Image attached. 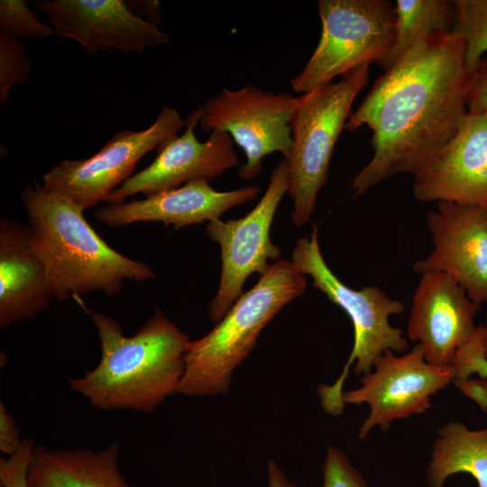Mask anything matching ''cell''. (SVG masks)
<instances>
[{
    "instance_id": "obj_4",
    "label": "cell",
    "mask_w": 487,
    "mask_h": 487,
    "mask_svg": "<svg viewBox=\"0 0 487 487\" xmlns=\"http://www.w3.org/2000/svg\"><path fill=\"white\" fill-rule=\"evenodd\" d=\"M306 287V276L291 261L282 259L271 264L211 331L190 341L177 394H225L234 372L256 347L262 330Z\"/></svg>"
},
{
    "instance_id": "obj_24",
    "label": "cell",
    "mask_w": 487,
    "mask_h": 487,
    "mask_svg": "<svg viewBox=\"0 0 487 487\" xmlns=\"http://www.w3.org/2000/svg\"><path fill=\"white\" fill-rule=\"evenodd\" d=\"M25 44L9 34L0 32V103L9 99L14 85L23 84L32 66Z\"/></svg>"
},
{
    "instance_id": "obj_9",
    "label": "cell",
    "mask_w": 487,
    "mask_h": 487,
    "mask_svg": "<svg viewBox=\"0 0 487 487\" xmlns=\"http://www.w3.org/2000/svg\"><path fill=\"white\" fill-rule=\"evenodd\" d=\"M186 126L179 111L163 106L154 122L141 131L116 133L84 160H63L43 174L45 190L62 196L83 210L96 206L127 180L149 152Z\"/></svg>"
},
{
    "instance_id": "obj_23",
    "label": "cell",
    "mask_w": 487,
    "mask_h": 487,
    "mask_svg": "<svg viewBox=\"0 0 487 487\" xmlns=\"http://www.w3.org/2000/svg\"><path fill=\"white\" fill-rule=\"evenodd\" d=\"M0 32L18 40H41L55 34L23 0L0 1Z\"/></svg>"
},
{
    "instance_id": "obj_1",
    "label": "cell",
    "mask_w": 487,
    "mask_h": 487,
    "mask_svg": "<svg viewBox=\"0 0 487 487\" xmlns=\"http://www.w3.org/2000/svg\"><path fill=\"white\" fill-rule=\"evenodd\" d=\"M462 39L453 32L422 40L381 75L345 129L372 131V156L354 177L358 197L397 174L418 176L456 133L468 114Z\"/></svg>"
},
{
    "instance_id": "obj_11",
    "label": "cell",
    "mask_w": 487,
    "mask_h": 487,
    "mask_svg": "<svg viewBox=\"0 0 487 487\" xmlns=\"http://www.w3.org/2000/svg\"><path fill=\"white\" fill-rule=\"evenodd\" d=\"M374 371L363 375L360 388L342 394L343 404H368L370 414L359 431L364 439L379 427L383 431L396 419L423 413L431 406V396L455 378L451 365L428 363L419 344L398 356L386 351L375 361Z\"/></svg>"
},
{
    "instance_id": "obj_7",
    "label": "cell",
    "mask_w": 487,
    "mask_h": 487,
    "mask_svg": "<svg viewBox=\"0 0 487 487\" xmlns=\"http://www.w3.org/2000/svg\"><path fill=\"white\" fill-rule=\"evenodd\" d=\"M319 41L302 70L290 80L307 93L377 62L394 38L395 8L387 0H319Z\"/></svg>"
},
{
    "instance_id": "obj_28",
    "label": "cell",
    "mask_w": 487,
    "mask_h": 487,
    "mask_svg": "<svg viewBox=\"0 0 487 487\" xmlns=\"http://www.w3.org/2000/svg\"><path fill=\"white\" fill-rule=\"evenodd\" d=\"M465 99L468 113L487 115V54L467 77Z\"/></svg>"
},
{
    "instance_id": "obj_29",
    "label": "cell",
    "mask_w": 487,
    "mask_h": 487,
    "mask_svg": "<svg viewBox=\"0 0 487 487\" xmlns=\"http://www.w3.org/2000/svg\"><path fill=\"white\" fill-rule=\"evenodd\" d=\"M23 439L14 418L8 413L6 405L0 401V451L11 456L14 455Z\"/></svg>"
},
{
    "instance_id": "obj_31",
    "label": "cell",
    "mask_w": 487,
    "mask_h": 487,
    "mask_svg": "<svg viewBox=\"0 0 487 487\" xmlns=\"http://www.w3.org/2000/svg\"><path fill=\"white\" fill-rule=\"evenodd\" d=\"M459 389L467 397L473 399L483 409H487V383L484 381H462Z\"/></svg>"
},
{
    "instance_id": "obj_3",
    "label": "cell",
    "mask_w": 487,
    "mask_h": 487,
    "mask_svg": "<svg viewBox=\"0 0 487 487\" xmlns=\"http://www.w3.org/2000/svg\"><path fill=\"white\" fill-rule=\"evenodd\" d=\"M31 246L44 265L53 297L60 300L94 291L114 296L125 280L144 281L155 274L145 262L110 247L69 199L34 182L21 191Z\"/></svg>"
},
{
    "instance_id": "obj_32",
    "label": "cell",
    "mask_w": 487,
    "mask_h": 487,
    "mask_svg": "<svg viewBox=\"0 0 487 487\" xmlns=\"http://www.w3.org/2000/svg\"><path fill=\"white\" fill-rule=\"evenodd\" d=\"M268 487H298L291 482L284 472L273 460H270L267 465Z\"/></svg>"
},
{
    "instance_id": "obj_21",
    "label": "cell",
    "mask_w": 487,
    "mask_h": 487,
    "mask_svg": "<svg viewBox=\"0 0 487 487\" xmlns=\"http://www.w3.org/2000/svg\"><path fill=\"white\" fill-rule=\"evenodd\" d=\"M393 41L376 62L388 71L417 43L437 32H452L455 7L451 0H397Z\"/></svg>"
},
{
    "instance_id": "obj_2",
    "label": "cell",
    "mask_w": 487,
    "mask_h": 487,
    "mask_svg": "<svg viewBox=\"0 0 487 487\" xmlns=\"http://www.w3.org/2000/svg\"><path fill=\"white\" fill-rule=\"evenodd\" d=\"M100 341L98 364L69 379L72 391L96 409L150 413L177 394L190 340L161 310L133 335L102 313H90Z\"/></svg>"
},
{
    "instance_id": "obj_6",
    "label": "cell",
    "mask_w": 487,
    "mask_h": 487,
    "mask_svg": "<svg viewBox=\"0 0 487 487\" xmlns=\"http://www.w3.org/2000/svg\"><path fill=\"white\" fill-rule=\"evenodd\" d=\"M369 65L299 96L291 124L292 146L285 161L293 211L299 227L309 221L325 186L334 148L359 93L368 85Z\"/></svg>"
},
{
    "instance_id": "obj_20",
    "label": "cell",
    "mask_w": 487,
    "mask_h": 487,
    "mask_svg": "<svg viewBox=\"0 0 487 487\" xmlns=\"http://www.w3.org/2000/svg\"><path fill=\"white\" fill-rule=\"evenodd\" d=\"M437 434L426 470L428 487H442L458 473H467L479 487H487V427L471 430L462 422H449Z\"/></svg>"
},
{
    "instance_id": "obj_14",
    "label": "cell",
    "mask_w": 487,
    "mask_h": 487,
    "mask_svg": "<svg viewBox=\"0 0 487 487\" xmlns=\"http://www.w3.org/2000/svg\"><path fill=\"white\" fill-rule=\"evenodd\" d=\"M48 14L55 34L79 43L87 52L115 49L142 52L170 44L171 37L136 15L122 0H45L36 4Z\"/></svg>"
},
{
    "instance_id": "obj_17",
    "label": "cell",
    "mask_w": 487,
    "mask_h": 487,
    "mask_svg": "<svg viewBox=\"0 0 487 487\" xmlns=\"http://www.w3.org/2000/svg\"><path fill=\"white\" fill-rule=\"evenodd\" d=\"M258 186L217 191L206 179L188 182L142 200L110 204L95 212L96 218L110 227L138 222H161L176 230L204 221H215L228 209L255 199Z\"/></svg>"
},
{
    "instance_id": "obj_19",
    "label": "cell",
    "mask_w": 487,
    "mask_h": 487,
    "mask_svg": "<svg viewBox=\"0 0 487 487\" xmlns=\"http://www.w3.org/2000/svg\"><path fill=\"white\" fill-rule=\"evenodd\" d=\"M119 453L118 442L99 451L35 446L27 487H130L118 466Z\"/></svg>"
},
{
    "instance_id": "obj_16",
    "label": "cell",
    "mask_w": 487,
    "mask_h": 487,
    "mask_svg": "<svg viewBox=\"0 0 487 487\" xmlns=\"http://www.w3.org/2000/svg\"><path fill=\"white\" fill-rule=\"evenodd\" d=\"M420 202L487 207V115L468 113L456 133L414 178Z\"/></svg>"
},
{
    "instance_id": "obj_10",
    "label": "cell",
    "mask_w": 487,
    "mask_h": 487,
    "mask_svg": "<svg viewBox=\"0 0 487 487\" xmlns=\"http://www.w3.org/2000/svg\"><path fill=\"white\" fill-rule=\"evenodd\" d=\"M289 189L284 160L273 170L264 195L244 217L208 222L206 231L221 249V275L216 293L209 304L210 320L218 323L243 294V287L253 273L262 275L269 261H280L281 251L272 244L271 226L282 197Z\"/></svg>"
},
{
    "instance_id": "obj_30",
    "label": "cell",
    "mask_w": 487,
    "mask_h": 487,
    "mask_svg": "<svg viewBox=\"0 0 487 487\" xmlns=\"http://www.w3.org/2000/svg\"><path fill=\"white\" fill-rule=\"evenodd\" d=\"M132 11L144 21L157 25L161 20L160 11V1L138 0L126 1Z\"/></svg>"
},
{
    "instance_id": "obj_18",
    "label": "cell",
    "mask_w": 487,
    "mask_h": 487,
    "mask_svg": "<svg viewBox=\"0 0 487 487\" xmlns=\"http://www.w3.org/2000/svg\"><path fill=\"white\" fill-rule=\"evenodd\" d=\"M53 294L41 261L31 246L29 225L0 221V327L34 318Z\"/></svg>"
},
{
    "instance_id": "obj_22",
    "label": "cell",
    "mask_w": 487,
    "mask_h": 487,
    "mask_svg": "<svg viewBox=\"0 0 487 487\" xmlns=\"http://www.w3.org/2000/svg\"><path fill=\"white\" fill-rule=\"evenodd\" d=\"M455 21L453 32L465 50L467 77L487 54V0H454Z\"/></svg>"
},
{
    "instance_id": "obj_27",
    "label": "cell",
    "mask_w": 487,
    "mask_h": 487,
    "mask_svg": "<svg viewBox=\"0 0 487 487\" xmlns=\"http://www.w3.org/2000/svg\"><path fill=\"white\" fill-rule=\"evenodd\" d=\"M34 446L32 438H24L14 455L0 459V487H27V473Z\"/></svg>"
},
{
    "instance_id": "obj_26",
    "label": "cell",
    "mask_w": 487,
    "mask_h": 487,
    "mask_svg": "<svg viewBox=\"0 0 487 487\" xmlns=\"http://www.w3.org/2000/svg\"><path fill=\"white\" fill-rule=\"evenodd\" d=\"M451 366L455 373V380H465L474 373L487 379V358L483 352L481 326L476 327L471 339L456 352Z\"/></svg>"
},
{
    "instance_id": "obj_5",
    "label": "cell",
    "mask_w": 487,
    "mask_h": 487,
    "mask_svg": "<svg viewBox=\"0 0 487 487\" xmlns=\"http://www.w3.org/2000/svg\"><path fill=\"white\" fill-rule=\"evenodd\" d=\"M291 262L301 274L312 279L314 288L344 309L353 323L354 345L343 372L335 383L320 385L317 390L323 409L338 416L345 409L343 386L353 363L354 373L363 376L372 372L375 361L384 352L408 350L402 331L390 323V317L403 313L405 306L389 298L377 286L354 289L342 282L323 257L317 226L313 227L309 237L297 241Z\"/></svg>"
},
{
    "instance_id": "obj_15",
    "label": "cell",
    "mask_w": 487,
    "mask_h": 487,
    "mask_svg": "<svg viewBox=\"0 0 487 487\" xmlns=\"http://www.w3.org/2000/svg\"><path fill=\"white\" fill-rule=\"evenodd\" d=\"M478 308L449 275L423 273L413 295L408 335L421 345L428 363L449 366L474 334Z\"/></svg>"
},
{
    "instance_id": "obj_8",
    "label": "cell",
    "mask_w": 487,
    "mask_h": 487,
    "mask_svg": "<svg viewBox=\"0 0 487 487\" xmlns=\"http://www.w3.org/2000/svg\"><path fill=\"white\" fill-rule=\"evenodd\" d=\"M299 102V96L275 94L253 85L238 89L224 87L199 107V124L205 132L230 134L246 156L238 175L253 179L260 173L267 155L280 152L285 161L289 158L291 124Z\"/></svg>"
},
{
    "instance_id": "obj_12",
    "label": "cell",
    "mask_w": 487,
    "mask_h": 487,
    "mask_svg": "<svg viewBox=\"0 0 487 487\" xmlns=\"http://www.w3.org/2000/svg\"><path fill=\"white\" fill-rule=\"evenodd\" d=\"M436 204L426 216L433 250L413 269L449 275L479 308L487 302V207Z\"/></svg>"
},
{
    "instance_id": "obj_13",
    "label": "cell",
    "mask_w": 487,
    "mask_h": 487,
    "mask_svg": "<svg viewBox=\"0 0 487 487\" xmlns=\"http://www.w3.org/2000/svg\"><path fill=\"white\" fill-rule=\"evenodd\" d=\"M199 118V108L190 112L183 133L161 144L154 161L113 190L104 202L117 204L138 193L146 198L193 180L210 181L236 166L239 159L230 134L213 131L205 142L198 140L195 127Z\"/></svg>"
},
{
    "instance_id": "obj_25",
    "label": "cell",
    "mask_w": 487,
    "mask_h": 487,
    "mask_svg": "<svg viewBox=\"0 0 487 487\" xmlns=\"http://www.w3.org/2000/svg\"><path fill=\"white\" fill-rule=\"evenodd\" d=\"M322 487H367L362 473L341 450L328 446L323 464Z\"/></svg>"
},
{
    "instance_id": "obj_33",
    "label": "cell",
    "mask_w": 487,
    "mask_h": 487,
    "mask_svg": "<svg viewBox=\"0 0 487 487\" xmlns=\"http://www.w3.org/2000/svg\"><path fill=\"white\" fill-rule=\"evenodd\" d=\"M482 340L484 355L487 358V323L485 326L481 325Z\"/></svg>"
}]
</instances>
